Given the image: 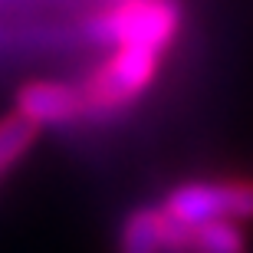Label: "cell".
<instances>
[{
  "label": "cell",
  "mask_w": 253,
  "mask_h": 253,
  "mask_svg": "<svg viewBox=\"0 0 253 253\" xmlns=\"http://www.w3.org/2000/svg\"><path fill=\"white\" fill-rule=\"evenodd\" d=\"M178 0H99V7L85 13L76 33L83 46H145L165 56L178 37Z\"/></svg>",
  "instance_id": "6da1fadb"
},
{
  "label": "cell",
  "mask_w": 253,
  "mask_h": 253,
  "mask_svg": "<svg viewBox=\"0 0 253 253\" xmlns=\"http://www.w3.org/2000/svg\"><path fill=\"white\" fill-rule=\"evenodd\" d=\"M161 69V53L145 46H115L79 79L85 122H115L131 112Z\"/></svg>",
  "instance_id": "7a4b0ae2"
},
{
  "label": "cell",
  "mask_w": 253,
  "mask_h": 253,
  "mask_svg": "<svg viewBox=\"0 0 253 253\" xmlns=\"http://www.w3.org/2000/svg\"><path fill=\"white\" fill-rule=\"evenodd\" d=\"M158 207L184 227L207 220H253V178L184 181L171 188Z\"/></svg>",
  "instance_id": "3957f363"
},
{
  "label": "cell",
  "mask_w": 253,
  "mask_h": 253,
  "mask_svg": "<svg viewBox=\"0 0 253 253\" xmlns=\"http://www.w3.org/2000/svg\"><path fill=\"white\" fill-rule=\"evenodd\" d=\"M17 112L40 125H76L85 122V102L79 92V83H63V79H30L17 89Z\"/></svg>",
  "instance_id": "277c9868"
},
{
  "label": "cell",
  "mask_w": 253,
  "mask_h": 253,
  "mask_svg": "<svg viewBox=\"0 0 253 253\" xmlns=\"http://www.w3.org/2000/svg\"><path fill=\"white\" fill-rule=\"evenodd\" d=\"M119 253H161V211L135 207L119 227Z\"/></svg>",
  "instance_id": "5b68a950"
},
{
  "label": "cell",
  "mask_w": 253,
  "mask_h": 253,
  "mask_svg": "<svg viewBox=\"0 0 253 253\" xmlns=\"http://www.w3.org/2000/svg\"><path fill=\"white\" fill-rule=\"evenodd\" d=\"M37 135H40V128L33 122H27L20 112L0 119V181L30 155Z\"/></svg>",
  "instance_id": "8992f818"
},
{
  "label": "cell",
  "mask_w": 253,
  "mask_h": 253,
  "mask_svg": "<svg viewBox=\"0 0 253 253\" xmlns=\"http://www.w3.org/2000/svg\"><path fill=\"white\" fill-rule=\"evenodd\" d=\"M188 253H247V234L237 220H207L191 230Z\"/></svg>",
  "instance_id": "52a82bcc"
},
{
  "label": "cell",
  "mask_w": 253,
  "mask_h": 253,
  "mask_svg": "<svg viewBox=\"0 0 253 253\" xmlns=\"http://www.w3.org/2000/svg\"><path fill=\"white\" fill-rule=\"evenodd\" d=\"M3 3H7V0H0V7H3Z\"/></svg>",
  "instance_id": "ba28073f"
}]
</instances>
